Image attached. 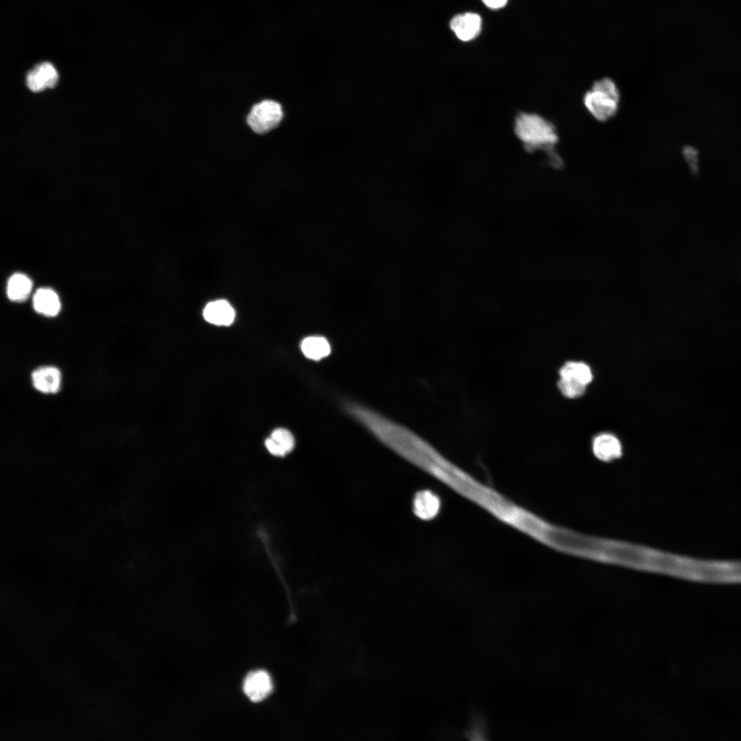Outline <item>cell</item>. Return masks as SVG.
I'll list each match as a JSON object with an SVG mask.
<instances>
[{
	"label": "cell",
	"mask_w": 741,
	"mask_h": 741,
	"mask_svg": "<svg viewBox=\"0 0 741 741\" xmlns=\"http://www.w3.org/2000/svg\"><path fill=\"white\" fill-rule=\"evenodd\" d=\"M514 132L529 152L543 151L548 157L556 153L558 134L550 121L537 113L524 112L516 116Z\"/></svg>",
	"instance_id": "obj_1"
},
{
	"label": "cell",
	"mask_w": 741,
	"mask_h": 741,
	"mask_svg": "<svg viewBox=\"0 0 741 741\" xmlns=\"http://www.w3.org/2000/svg\"><path fill=\"white\" fill-rule=\"evenodd\" d=\"M620 102V90L609 78L594 82L583 97L585 108L599 121H606L613 117L618 110Z\"/></svg>",
	"instance_id": "obj_2"
},
{
	"label": "cell",
	"mask_w": 741,
	"mask_h": 741,
	"mask_svg": "<svg viewBox=\"0 0 741 741\" xmlns=\"http://www.w3.org/2000/svg\"><path fill=\"white\" fill-rule=\"evenodd\" d=\"M283 117V109L279 102L265 99L252 107L247 116V123L255 132L263 134L277 127Z\"/></svg>",
	"instance_id": "obj_3"
},
{
	"label": "cell",
	"mask_w": 741,
	"mask_h": 741,
	"mask_svg": "<svg viewBox=\"0 0 741 741\" xmlns=\"http://www.w3.org/2000/svg\"><path fill=\"white\" fill-rule=\"evenodd\" d=\"M30 377L32 388L42 395H54L61 390L62 373L55 365L38 366L31 371Z\"/></svg>",
	"instance_id": "obj_4"
},
{
	"label": "cell",
	"mask_w": 741,
	"mask_h": 741,
	"mask_svg": "<svg viewBox=\"0 0 741 741\" xmlns=\"http://www.w3.org/2000/svg\"><path fill=\"white\" fill-rule=\"evenodd\" d=\"M273 683L269 673L263 670L249 672L243 683V690L252 702H260L272 692Z\"/></svg>",
	"instance_id": "obj_5"
},
{
	"label": "cell",
	"mask_w": 741,
	"mask_h": 741,
	"mask_svg": "<svg viewBox=\"0 0 741 741\" xmlns=\"http://www.w3.org/2000/svg\"><path fill=\"white\" fill-rule=\"evenodd\" d=\"M202 316L211 325L227 327L235 321L236 312L229 301L220 298L207 303L203 309Z\"/></svg>",
	"instance_id": "obj_6"
},
{
	"label": "cell",
	"mask_w": 741,
	"mask_h": 741,
	"mask_svg": "<svg viewBox=\"0 0 741 741\" xmlns=\"http://www.w3.org/2000/svg\"><path fill=\"white\" fill-rule=\"evenodd\" d=\"M595 456L604 462H610L622 456V445L618 438L609 433H602L593 440Z\"/></svg>",
	"instance_id": "obj_7"
},
{
	"label": "cell",
	"mask_w": 741,
	"mask_h": 741,
	"mask_svg": "<svg viewBox=\"0 0 741 741\" xmlns=\"http://www.w3.org/2000/svg\"><path fill=\"white\" fill-rule=\"evenodd\" d=\"M480 16L474 13H465L455 16L450 22V27L458 38L463 41L473 39L480 32Z\"/></svg>",
	"instance_id": "obj_8"
},
{
	"label": "cell",
	"mask_w": 741,
	"mask_h": 741,
	"mask_svg": "<svg viewBox=\"0 0 741 741\" xmlns=\"http://www.w3.org/2000/svg\"><path fill=\"white\" fill-rule=\"evenodd\" d=\"M264 444L271 455L284 457L294 449L295 440L288 430L278 427L272 432L270 436L266 439Z\"/></svg>",
	"instance_id": "obj_9"
},
{
	"label": "cell",
	"mask_w": 741,
	"mask_h": 741,
	"mask_svg": "<svg viewBox=\"0 0 741 741\" xmlns=\"http://www.w3.org/2000/svg\"><path fill=\"white\" fill-rule=\"evenodd\" d=\"M34 310L45 316L54 317L61 309L60 300L56 292L48 287H42L36 291L33 296Z\"/></svg>",
	"instance_id": "obj_10"
},
{
	"label": "cell",
	"mask_w": 741,
	"mask_h": 741,
	"mask_svg": "<svg viewBox=\"0 0 741 741\" xmlns=\"http://www.w3.org/2000/svg\"><path fill=\"white\" fill-rule=\"evenodd\" d=\"M303 354L308 359L318 361L331 353L329 341L322 336H308L302 340L300 344Z\"/></svg>",
	"instance_id": "obj_11"
},
{
	"label": "cell",
	"mask_w": 741,
	"mask_h": 741,
	"mask_svg": "<svg viewBox=\"0 0 741 741\" xmlns=\"http://www.w3.org/2000/svg\"><path fill=\"white\" fill-rule=\"evenodd\" d=\"M32 290V280L24 274L15 273L8 279L6 292L11 301L22 302L28 298Z\"/></svg>",
	"instance_id": "obj_12"
},
{
	"label": "cell",
	"mask_w": 741,
	"mask_h": 741,
	"mask_svg": "<svg viewBox=\"0 0 741 741\" xmlns=\"http://www.w3.org/2000/svg\"><path fill=\"white\" fill-rule=\"evenodd\" d=\"M560 377L570 378L585 385L592 380V372L589 366L584 362H567L559 369Z\"/></svg>",
	"instance_id": "obj_13"
},
{
	"label": "cell",
	"mask_w": 741,
	"mask_h": 741,
	"mask_svg": "<svg viewBox=\"0 0 741 741\" xmlns=\"http://www.w3.org/2000/svg\"><path fill=\"white\" fill-rule=\"evenodd\" d=\"M557 385L562 395L571 399L582 396L587 387V385L577 380L565 377H560Z\"/></svg>",
	"instance_id": "obj_14"
},
{
	"label": "cell",
	"mask_w": 741,
	"mask_h": 741,
	"mask_svg": "<svg viewBox=\"0 0 741 741\" xmlns=\"http://www.w3.org/2000/svg\"><path fill=\"white\" fill-rule=\"evenodd\" d=\"M36 69L40 73L45 87L53 88L56 86L58 75L56 69L51 63L48 62H43L36 66Z\"/></svg>",
	"instance_id": "obj_15"
},
{
	"label": "cell",
	"mask_w": 741,
	"mask_h": 741,
	"mask_svg": "<svg viewBox=\"0 0 741 741\" xmlns=\"http://www.w3.org/2000/svg\"><path fill=\"white\" fill-rule=\"evenodd\" d=\"M432 500L427 493H418L414 502V510L416 514L422 518L427 517L432 507Z\"/></svg>",
	"instance_id": "obj_16"
},
{
	"label": "cell",
	"mask_w": 741,
	"mask_h": 741,
	"mask_svg": "<svg viewBox=\"0 0 741 741\" xmlns=\"http://www.w3.org/2000/svg\"><path fill=\"white\" fill-rule=\"evenodd\" d=\"M27 87L34 92H39L45 88L43 80L36 67L30 71L26 77Z\"/></svg>",
	"instance_id": "obj_17"
},
{
	"label": "cell",
	"mask_w": 741,
	"mask_h": 741,
	"mask_svg": "<svg viewBox=\"0 0 741 741\" xmlns=\"http://www.w3.org/2000/svg\"><path fill=\"white\" fill-rule=\"evenodd\" d=\"M483 2L489 8L497 9L504 6L507 0H482Z\"/></svg>",
	"instance_id": "obj_18"
}]
</instances>
